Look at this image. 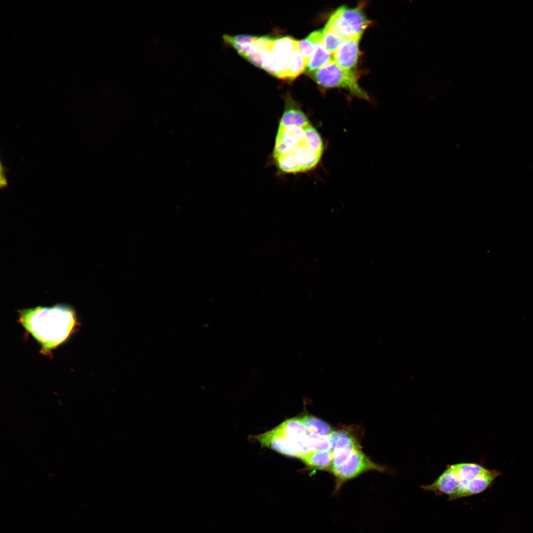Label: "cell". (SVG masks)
Listing matches in <instances>:
<instances>
[{"label":"cell","instance_id":"obj_1","mask_svg":"<svg viewBox=\"0 0 533 533\" xmlns=\"http://www.w3.org/2000/svg\"><path fill=\"white\" fill-rule=\"evenodd\" d=\"M18 321L39 344L40 352L51 356L78 329L75 308L67 304L38 306L18 310Z\"/></svg>","mask_w":533,"mask_h":533},{"label":"cell","instance_id":"obj_2","mask_svg":"<svg viewBox=\"0 0 533 533\" xmlns=\"http://www.w3.org/2000/svg\"><path fill=\"white\" fill-rule=\"evenodd\" d=\"M272 152L273 161L283 174L298 173L297 159L306 148L305 129L311 123L292 97L285 99Z\"/></svg>","mask_w":533,"mask_h":533},{"label":"cell","instance_id":"obj_3","mask_svg":"<svg viewBox=\"0 0 533 533\" xmlns=\"http://www.w3.org/2000/svg\"><path fill=\"white\" fill-rule=\"evenodd\" d=\"M308 433L301 417L290 418L272 429L254 436L261 446L300 458L311 451Z\"/></svg>","mask_w":533,"mask_h":533},{"label":"cell","instance_id":"obj_4","mask_svg":"<svg viewBox=\"0 0 533 533\" xmlns=\"http://www.w3.org/2000/svg\"><path fill=\"white\" fill-rule=\"evenodd\" d=\"M307 75L322 87L344 88L357 97L369 99L367 93L359 85L357 72L344 70L334 60Z\"/></svg>","mask_w":533,"mask_h":533},{"label":"cell","instance_id":"obj_5","mask_svg":"<svg viewBox=\"0 0 533 533\" xmlns=\"http://www.w3.org/2000/svg\"><path fill=\"white\" fill-rule=\"evenodd\" d=\"M371 23L360 4L353 8L343 5L332 14L324 27L332 29L345 39L362 36Z\"/></svg>","mask_w":533,"mask_h":533},{"label":"cell","instance_id":"obj_6","mask_svg":"<svg viewBox=\"0 0 533 533\" xmlns=\"http://www.w3.org/2000/svg\"><path fill=\"white\" fill-rule=\"evenodd\" d=\"M370 470L384 471V469L372 461L363 453L360 447L356 448L343 463L331 468L329 471L335 480L334 494H338L345 482Z\"/></svg>","mask_w":533,"mask_h":533},{"label":"cell","instance_id":"obj_7","mask_svg":"<svg viewBox=\"0 0 533 533\" xmlns=\"http://www.w3.org/2000/svg\"><path fill=\"white\" fill-rule=\"evenodd\" d=\"M447 466L452 472L456 483L455 492L449 501L465 497L470 483L487 469L483 465L475 463H459Z\"/></svg>","mask_w":533,"mask_h":533},{"label":"cell","instance_id":"obj_8","mask_svg":"<svg viewBox=\"0 0 533 533\" xmlns=\"http://www.w3.org/2000/svg\"><path fill=\"white\" fill-rule=\"evenodd\" d=\"M362 36L344 39L333 55V60L346 70H355L359 55V42Z\"/></svg>","mask_w":533,"mask_h":533},{"label":"cell","instance_id":"obj_9","mask_svg":"<svg viewBox=\"0 0 533 533\" xmlns=\"http://www.w3.org/2000/svg\"><path fill=\"white\" fill-rule=\"evenodd\" d=\"M298 42L290 36L272 38L270 50L277 57L288 63L293 52L299 48Z\"/></svg>","mask_w":533,"mask_h":533},{"label":"cell","instance_id":"obj_10","mask_svg":"<svg viewBox=\"0 0 533 533\" xmlns=\"http://www.w3.org/2000/svg\"><path fill=\"white\" fill-rule=\"evenodd\" d=\"M333 455L331 451H312L299 459L307 466L316 470H330Z\"/></svg>","mask_w":533,"mask_h":533},{"label":"cell","instance_id":"obj_11","mask_svg":"<svg viewBox=\"0 0 533 533\" xmlns=\"http://www.w3.org/2000/svg\"><path fill=\"white\" fill-rule=\"evenodd\" d=\"M271 39L272 38L268 36L259 37L244 58L261 68L263 57L270 48Z\"/></svg>","mask_w":533,"mask_h":533},{"label":"cell","instance_id":"obj_12","mask_svg":"<svg viewBox=\"0 0 533 533\" xmlns=\"http://www.w3.org/2000/svg\"><path fill=\"white\" fill-rule=\"evenodd\" d=\"M333 60V56L326 49L321 39L317 43L313 54L307 62L305 72L308 75Z\"/></svg>","mask_w":533,"mask_h":533},{"label":"cell","instance_id":"obj_13","mask_svg":"<svg viewBox=\"0 0 533 533\" xmlns=\"http://www.w3.org/2000/svg\"><path fill=\"white\" fill-rule=\"evenodd\" d=\"M258 38V36L249 35H224L223 36L225 42L233 47L243 58L245 57Z\"/></svg>","mask_w":533,"mask_h":533},{"label":"cell","instance_id":"obj_14","mask_svg":"<svg viewBox=\"0 0 533 533\" xmlns=\"http://www.w3.org/2000/svg\"><path fill=\"white\" fill-rule=\"evenodd\" d=\"M329 437L333 454L353 449L359 446L354 438L343 431H333Z\"/></svg>","mask_w":533,"mask_h":533},{"label":"cell","instance_id":"obj_15","mask_svg":"<svg viewBox=\"0 0 533 533\" xmlns=\"http://www.w3.org/2000/svg\"><path fill=\"white\" fill-rule=\"evenodd\" d=\"M301 418L309 434L329 436L333 431L328 423L312 416L306 415Z\"/></svg>","mask_w":533,"mask_h":533},{"label":"cell","instance_id":"obj_16","mask_svg":"<svg viewBox=\"0 0 533 533\" xmlns=\"http://www.w3.org/2000/svg\"><path fill=\"white\" fill-rule=\"evenodd\" d=\"M323 29L313 31L304 39L299 40V49L306 64L313 53L317 43L323 37Z\"/></svg>","mask_w":533,"mask_h":533},{"label":"cell","instance_id":"obj_17","mask_svg":"<svg viewBox=\"0 0 533 533\" xmlns=\"http://www.w3.org/2000/svg\"><path fill=\"white\" fill-rule=\"evenodd\" d=\"M306 63L299 48L291 55L287 65L286 80L292 81L305 72Z\"/></svg>","mask_w":533,"mask_h":533},{"label":"cell","instance_id":"obj_18","mask_svg":"<svg viewBox=\"0 0 533 533\" xmlns=\"http://www.w3.org/2000/svg\"><path fill=\"white\" fill-rule=\"evenodd\" d=\"M323 29L322 42L333 56L344 39L331 29L324 27Z\"/></svg>","mask_w":533,"mask_h":533},{"label":"cell","instance_id":"obj_19","mask_svg":"<svg viewBox=\"0 0 533 533\" xmlns=\"http://www.w3.org/2000/svg\"><path fill=\"white\" fill-rule=\"evenodd\" d=\"M305 133L306 142L310 148L317 152L322 154L324 145L318 132L310 124L306 127Z\"/></svg>","mask_w":533,"mask_h":533},{"label":"cell","instance_id":"obj_20","mask_svg":"<svg viewBox=\"0 0 533 533\" xmlns=\"http://www.w3.org/2000/svg\"><path fill=\"white\" fill-rule=\"evenodd\" d=\"M329 436L309 434V442L311 451H332V447Z\"/></svg>","mask_w":533,"mask_h":533},{"label":"cell","instance_id":"obj_21","mask_svg":"<svg viewBox=\"0 0 533 533\" xmlns=\"http://www.w3.org/2000/svg\"><path fill=\"white\" fill-rule=\"evenodd\" d=\"M8 171V168L2 165L0 162V188L1 190L7 187L8 186L6 173Z\"/></svg>","mask_w":533,"mask_h":533}]
</instances>
